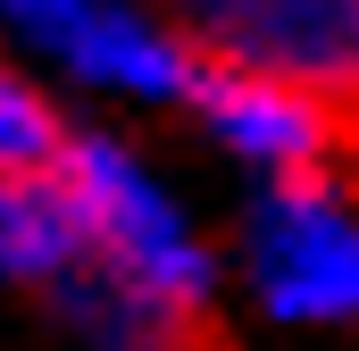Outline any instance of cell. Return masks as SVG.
<instances>
[{
	"mask_svg": "<svg viewBox=\"0 0 359 351\" xmlns=\"http://www.w3.org/2000/svg\"><path fill=\"white\" fill-rule=\"evenodd\" d=\"M76 267H84V226L59 176H0V276L67 284Z\"/></svg>",
	"mask_w": 359,
	"mask_h": 351,
	"instance_id": "cell-6",
	"label": "cell"
},
{
	"mask_svg": "<svg viewBox=\"0 0 359 351\" xmlns=\"http://www.w3.org/2000/svg\"><path fill=\"white\" fill-rule=\"evenodd\" d=\"M168 17L217 76H259L359 109V0H168Z\"/></svg>",
	"mask_w": 359,
	"mask_h": 351,
	"instance_id": "cell-2",
	"label": "cell"
},
{
	"mask_svg": "<svg viewBox=\"0 0 359 351\" xmlns=\"http://www.w3.org/2000/svg\"><path fill=\"white\" fill-rule=\"evenodd\" d=\"M67 159V143H59V117L42 109V92L25 84V76H8L0 67V176H42Z\"/></svg>",
	"mask_w": 359,
	"mask_h": 351,
	"instance_id": "cell-7",
	"label": "cell"
},
{
	"mask_svg": "<svg viewBox=\"0 0 359 351\" xmlns=\"http://www.w3.org/2000/svg\"><path fill=\"white\" fill-rule=\"evenodd\" d=\"M50 176H59V192H67V209L84 226V260L92 267H109L117 284H134V293L201 318V301H209V251L192 243L176 201L117 143H67V159Z\"/></svg>",
	"mask_w": 359,
	"mask_h": 351,
	"instance_id": "cell-1",
	"label": "cell"
},
{
	"mask_svg": "<svg viewBox=\"0 0 359 351\" xmlns=\"http://www.w3.org/2000/svg\"><path fill=\"white\" fill-rule=\"evenodd\" d=\"M251 284L292 326L359 318V192L334 176H284L251 209Z\"/></svg>",
	"mask_w": 359,
	"mask_h": 351,
	"instance_id": "cell-3",
	"label": "cell"
},
{
	"mask_svg": "<svg viewBox=\"0 0 359 351\" xmlns=\"http://www.w3.org/2000/svg\"><path fill=\"white\" fill-rule=\"evenodd\" d=\"M201 109H209V126L243 151V159H259V168L284 184V176H318V159H334L343 143H351V126L334 117V100H309V92L292 84H259V76H217V67H201V92H192Z\"/></svg>",
	"mask_w": 359,
	"mask_h": 351,
	"instance_id": "cell-5",
	"label": "cell"
},
{
	"mask_svg": "<svg viewBox=\"0 0 359 351\" xmlns=\"http://www.w3.org/2000/svg\"><path fill=\"white\" fill-rule=\"evenodd\" d=\"M343 151H351V192H359V126H351V143H343Z\"/></svg>",
	"mask_w": 359,
	"mask_h": 351,
	"instance_id": "cell-8",
	"label": "cell"
},
{
	"mask_svg": "<svg viewBox=\"0 0 359 351\" xmlns=\"http://www.w3.org/2000/svg\"><path fill=\"white\" fill-rule=\"evenodd\" d=\"M0 17L25 42H42L50 59H67L84 84L134 92V100H192L201 92V59L117 0H0Z\"/></svg>",
	"mask_w": 359,
	"mask_h": 351,
	"instance_id": "cell-4",
	"label": "cell"
}]
</instances>
